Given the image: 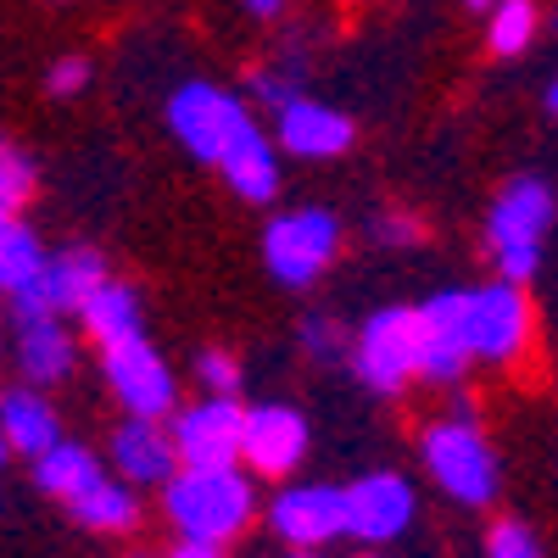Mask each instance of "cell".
Here are the masks:
<instances>
[{"label":"cell","instance_id":"cell-1","mask_svg":"<svg viewBox=\"0 0 558 558\" xmlns=\"http://www.w3.org/2000/svg\"><path fill=\"white\" fill-rule=\"evenodd\" d=\"M162 520L173 525L179 542H207L229 547L252 531L257 520V486L246 463H218V470H184L162 486Z\"/></svg>","mask_w":558,"mask_h":558},{"label":"cell","instance_id":"cell-2","mask_svg":"<svg viewBox=\"0 0 558 558\" xmlns=\"http://www.w3.org/2000/svg\"><path fill=\"white\" fill-rule=\"evenodd\" d=\"M162 118H168V134H173L196 162H207V168H223L229 151H235L241 140L257 134L246 101L235 96V89L207 84V78L179 84L173 96H168V107H162Z\"/></svg>","mask_w":558,"mask_h":558},{"label":"cell","instance_id":"cell-3","mask_svg":"<svg viewBox=\"0 0 558 558\" xmlns=\"http://www.w3.org/2000/svg\"><path fill=\"white\" fill-rule=\"evenodd\" d=\"M553 213H558V202L547 191V179L520 173V179H508L497 191V202L486 213V252H492L502 279H520L525 286V279L536 274L547 229H553Z\"/></svg>","mask_w":558,"mask_h":558},{"label":"cell","instance_id":"cell-4","mask_svg":"<svg viewBox=\"0 0 558 558\" xmlns=\"http://www.w3.org/2000/svg\"><path fill=\"white\" fill-rule=\"evenodd\" d=\"M418 458H425V475L463 508H486L497 497V452L486 441V430L470 418V408H458L447 418H436V425L425 430V441H418Z\"/></svg>","mask_w":558,"mask_h":558},{"label":"cell","instance_id":"cell-5","mask_svg":"<svg viewBox=\"0 0 558 558\" xmlns=\"http://www.w3.org/2000/svg\"><path fill=\"white\" fill-rule=\"evenodd\" d=\"M341 252V218L330 207H286L263 223V263L286 291H307Z\"/></svg>","mask_w":558,"mask_h":558},{"label":"cell","instance_id":"cell-6","mask_svg":"<svg viewBox=\"0 0 558 558\" xmlns=\"http://www.w3.org/2000/svg\"><path fill=\"white\" fill-rule=\"evenodd\" d=\"M352 375L380 391L397 397L408 380H418V307H375L357 336H352Z\"/></svg>","mask_w":558,"mask_h":558},{"label":"cell","instance_id":"cell-7","mask_svg":"<svg viewBox=\"0 0 558 558\" xmlns=\"http://www.w3.org/2000/svg\"><path fill=\"white\" fill-rule=\"evenodd\" d=\"M475 368V324H470V291L447 286L418 302V380L458 386Z\"/></svg>","mask_w":558,"mask_h":558},{"label":"cell","instance_id":"cell-8","mask_svg":"<svg viewBox=\"0 0 558 558\" xmlns=\"http://www.w3.org/2000/svg\"><path fill=\"white\" fill-rule=\"evenodd\" d=\"M470 324H475V363L492 368H514L531 352L536 336V313L520 279H486V286L470 291Z\"/></svg>","mask_w":558,"mask_h":558},{"label":"cell","instance_id":"cell-9","mask_svg":"<svg viewBox=\"0 0 558 558\" xmlns=\"http://www.w3.org/2000/svg\"><path fill=\"white\" fill-rule=\"evenodd\" d=\"M173 447L191 470H218V463H241L246 452V408L235 397H213L202 391L196 402H184L173 418Z\"/></svg>","mask_w":558,"mask_h":558},{"label":"cell","instance_id":"cell-10","mask_svg":"<svg viewBox=\"0 0 558 558\" xmlns=\"http://www.w3.org/2000/svg\"><path fill=\"white\" fill-rule=\"evenodd\" d=\"M107 279L112 274H107V257L96 246H62V252H51V263L39 268L34 286H23L7 302H12L17 318H51V313L68 318V313H84V302L96 296Z\"/></svg>","mask_w":558,"mask_h":558},{"label":"cell","instance_id":"cell-11","mask_svg":"<svg viewBox=\"0 0 558 558\" xmlns=\"http://www.w3.org/2000/svg\"><path fill=\"white\" fill-rule=\"evenodd\" d=\"M101 375H107V391L123 402V413H140V418H173L179 413V380H173L168 357L146 336L107 347Z\"/></svg>","mask_w":558,"mask_h":558},{"label":"cell","instance_id":"cell-12","mask_svg":"<svg viewBox=\"0 0 558 558\" xmlns=\"http://www.w3.org/2000/svg\"><path fill=\"white\" fill-rule=\"evenodd\" d=\"M268 531L286 542L291 553L330 547L336 536H347V486H330V481L286 486L268 502Z\"/></svg>","mask_w":558,"mask_h":558},{"label":"cell","instance_id":"cell-13","mask_svg":"<svg viewBox=\"0 0 558 558\" xmlns=\"http://www.w3.org/2000/svg\"><path fill=\"white\" fill-rule=\"evenodd\" d=\"M418 514V497L402 475L391 470H375V475H357L347 486V536L363 542V547H386L397 542Z\"/></svg>","mask_w":558,"mask_h":558},{"label":"cell","instance_id":"cell-14","mask_svg":"<svg viewBox=\"0 0 558 558\" xmlns=\"http://www.w3.org/2000/svg\"><path fill=\"white\" fill-rule=\"evenodd\" d=\"M307 458V418L291 402H257L246 408V452L241 463L263 481H286Z\"/></svg>","mask_w":558,"mask_h":558},{"label":"cell","instance_id":"cell-15","mask_svg":"<svg viewBox=\"0 0 558 558\" xmlns=\"http://www.w3.org/2000/svg\"><path fill=\"white\" fill-rule=\"evenodd\" d=\"M112 470L140 486V492H162L179 470H184V458L173 447V430L162 425V418H140V413H123V425L112 430Z\"/></svg>","mask_w":558,"mask_h":558},{"label":"cell","instance_id":"cell-16","mask_svg":"<svg viewBox=\"0 0 558 558\" xmlns=\"http://www.w3.org/2000/svg\"><path fill=\"white\" fill-rule=\"evenodd\" d=\"M274 140H279V151L286 157H302V162H330L341 151H352V118L336 112V107H324L313 96H296L291 107H279L274 112Z\"/></svg>","mask_w":558,"mask_h":558},{"label":"cell","instance_id":"cell-17","mask_svg":"<svg viewBox=\"0 0 558 558\" xmlns=\"http://www.w3.org/2000/svg\"><path fill=\"white\" fill-rule=\"evenodd\" d=\"M78 363V341L68 318H17V368L28 386H62Z\"/></svg>","mask_w":558,"mask_h":558},{"label":"cell","instance_id":"cell-18","mask_svg":"<svg viewBox=\"0 0 558 558\" xmlns=\"http://www.w3.org/2000/svg\"><path fill=\"white\" fill-rule=\"evenodd\" d=\"M0 430H7V452H17L28 463L45 458L57 441H68L57 408L39 397V386H12L7 397H0Z\"/></svg>","mask_w":558,"mask_h":558},{"label":"cell","instance_id":"cell-19","mask_svg":"<svg viewBox=\"0 0 558 558\" xmlns=\"http://www.w3.org/2000/svg\"><path fill=\"white\" fill-rule=\"evenodd\" d=\"M78 324H84V336L107 352V347H123V341L146 336V307H140V291H134V286H123V279H107V286L84 302Z\"/></svg>","mask_w":558,"mask_h":558},{"label":"cell","instance_id":"cell-20","mask_svg":"<svg viewBox=\"0 0 558 558\" xmlns=\"http://www.w3.org/2000/svg\"><path fill=\"white\" fill-rule=\"evenodd\" d=\"M107 481V463L96 447H84V441H57L45 458H34V486L45 497H57V502H78L89 486H101Z\"/></svg>","mask_w":558,"mask_h":558},{"label":"cell","instance_id":"cell-21","mask_svg":"<svg viewBox=\"0 0 558 558\" xmlns=\"http://www.w3.org/2000/svg\"><path fill=\"white\" fill-rule=\"evenodd\" d=\"M279 140L274 134H252V140H241L235 151H229V162L218 168L223 179H229V191H235L241 202H252V207H268L274 196H279Z\"/></svg>","mask_w":558,"mask_h":558},{"label":"cell","instance_id":"cell-22","mask_svg":"<svg viewBox=\"0 0 558 558\" xmlns=\"http://www.w3.org/2000/svg\"><path fill=\"white\" fill-rule=\"evenodd\" d=\"M68 514L96 531V536H123L140 525V486H129L123 475H107L101 486H89L78 502H68Z\"/></svg>","mask_w":558,"mask_h":558},{"label":"cell","instance_id":"cell-23","mask_svg":"<svg viewBox=\"0 0 558 558\" xmlns=\"http://www.w3.org/2000/svg\"><path fill=\"white\" fill-rule=\"evenodd\" d=\"M45 263H51V252L39 246L34 223H23V218H0V291L17 296L23 286H34V279H39Z\"/></svg>","mask_w":558,"mask_h":558},{"label":"cell","instance_id":"cell-24","mask_svg":"<svg viewBox=\"0 0 558 558\" xmlns=\"http://www.w3.org/2000/svg\"><path fill=\"white\" fill-rule=\"evenodd\" d=\"M536 28H542V12L536 0H497L486 12V45L497 57H520L536 45Z\"/></svg>","mask_w":558,"mask_h":558},{"label":"cell","instance_id":"cell-25","mask_svg":"<svg viewBox=\"0 0 558 558\" xmlns=\"http://www.w3.org/2000/svg\"><path fill=\"white\" fill-rule=\"evenodd\" d=\"M39 168L23 146H0V218H23V207L34 202Z\"/></svg>","mask_w":558,"mask_h":558},{"label":"cell","instance_id":"cell-26","mask_svg":"<svg viewBox=\"0 0 558 558\" xmlns=\"http://www.w3.org/2000/svg\"><path fill=\"white\" fill-rule=\"evenodd\" d=\"M296 347H302L313 363H341V357H352V336H347V324H341L336 313H302Z\"/></svg>","mask_w":558,"mask_h":558},{"label":"cell","instance_id":"cell-27","mask_svg":"<svg viewBox=\"0 0 558 558\" xmlns=\"http://www.w3.org/2000/svg\"><path fill=\"white\" fill-rule=\"evenodd\" d=\"M196 380L213 397H241V363H235V352H223V347L196 352Z\"/></svg>","mask_w":558,"mask_h":558},{"label":"cell","instance_id":"cell-28","mask_svg":"<svg viewBox=\"0 0 558 558\" xmlns=\"http://www.w3.org/2000/svg\"><path fill=\"white\" fill-rule=\"evenodd\" d=\"M252 89H257V101L268 112H279V107H291L302 96V68H257L252 73Z\"/></svg>","mask_w":558,"mask_h":558},{"label":"cell","instance_id":"cell-29","mask_svg":"<svg viewBox=\"0 0 558 558\" xmlns=\"http://www.w3.org/2000/svg\"><path fill=\"white\" fill-rule=\"evenodd\" d=\"M486 558H542V542L525 531V520H497L486 531Z\"/></svg>","mask_w":558,"mask_h":558},{"label":"cell","instance_id":"cell-30","mask_svg":"<svg viewBox=\"0 0 558 558\" xmlns=\"http://www.w3.org/2000/svg\"><path fill=\"white\" fill-rule=\"evenodd\" d=\"M368 235H375V246H418L425 229H418V218H408V213H375Z\"/></svg>","mask_w":558,"mask_h":558},{"label":"cell","instance_id":"cell-31","mask_svg":"<svg viewBox=\"0 0 558 558\" xmlns=\"http://www.w3.org/2000/svg\"><path fill=\"white\" fill-rule=\"evenodd\" d=\"M84 84H89V62L84 57H62V62H51V73H45V89H51L57 101L78 96Z\"/></svg>","mask_w":558,"mask_h":558},{"label":"cell","instance_id":"cell-32","mask_svg":"<svg viewBox=\"0 0 558 558\" xmlns=\"http://www.w3.org/2000/svg\"><path fill=\"white\" fill-rule=\"evenodd\" d=\"M168 558H223V547H207V542H179Z\"/></svg>","mask_w":558,"mask_h":558},{"label":"cell","instance_id":"cell-33","mask_svg":"<svg viewBox=\"0 0 558 558\" xmlns=\"http://www.w3.org/2000/svg\"><path fill=\"white\" fill-rule=\"evenodd\" d=\"M241 7H246L252 17H279V12H286V0H241Z\"/></svg>","mask_w":558,"mask_h":558},{"label":"cell","instance_id":"cell-34","mask_svg":"<svg viewBox=\"0 0 558 558\" xmlns=\"http://www.w3.org/2000/svg\"><path fill=\"white\" fill-rule=\"evenodd\" d=\"M547 112L558 118V73H553V84H547Z\"/></svg>","mask_w":558,"mask_h":558},{"label":"cell","instance_id":"cell-35","mask_svg":"<svg viewBox=\"0 0 558 558\" xmlns=\"http://www.w3.org/2000/svg\"><path fill=\"white\" fill-rule=\"evenodd\" d=\"M463 7H470V12H492V7H497V0H463Z\"/></svg>","mask_w":558,"mask_h":558},{"label":"cell","instance_id":"cell-36","mask_svg":"<svg viewBox=\"0 0 558 558\" xmlns=\"http://www.w3.org/2000/svg\"><path fill=\"white\" fill-rule=\"evenodd\" d=\"M291 558H318V553H291Z\"/></svg>","mask_w":558,"mask_h":558},{"label":"cell","instance_id":"cell-37","mask_svg":"<svg viewBox=\"0 0 558 558\" xmlns=\"http://www.w3.org/2000/svg\"><path fill=\"white\" fill-rule=\"evenodd\" d=\"M357 558H375V553H357Z\"/></svg>","mask_w":558,"mask_h":558}]
</instances>
